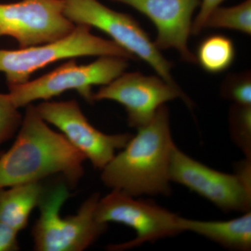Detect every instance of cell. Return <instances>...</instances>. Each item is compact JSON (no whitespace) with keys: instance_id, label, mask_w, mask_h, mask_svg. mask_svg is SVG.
I'll return each instance as SVG.
<instances>
[{"instance_id":"19","label":"cell","mask_w":251,"mask_h":251,"mask_svg":"<svg viewBox=\"0 0 251 251\" xmlns=\"http://www.w3.org/2000/svg\"><path fill=\"white\" fill-rule=\"evenodd\" d=\"M18 109L9 94H0V146L14 136L22 124V116Z\"/></svg>"},{"instance_id":"18","label":"cell","mask_w":251,"mask_h":251,"mask_svg":"<svg viewBox=\"0 0 251 251\" xmlns=\"http://www.w3.org/2000/svg\"><path fill=\"white\" fill-rule=\"evenodd\" d=\"M221 94L224 98L234 102V104L251 105V72L227 75L221 85Z\"/></svg>"},{"instance_id":"16","label":"cell","mask_w":251,"mask_h":251,"mask_svg":"<svg viewBox=\"0 0 251 251\" xmlns=\"http://www.w3.org/2000/svg\"><path fill=\"white\" fill-rule=\"evenodd\" d=\"M205 28H226L251 34V0H244L235 6H218L204 22Z\"/></svg>"},{"instance_id":"3","label":"cell","mask_w":251,"mask_h":251,"mask_svg":"<svg viewBox=\"0 0 251 251\" xmlns=\"http://www.w3.org/2000/svg\"><path fill=\"white\" fill-rule=\"evenodd\" d=\"M69 198L64 183L46 191L39 204L40 217L32 229L34 249L38 251H82L106 230L95 210L99 200L94 193L81 205L77 214L62 218L60 209Z\"/></svg>"},{"instance_id":"13","label":"cell","mask_w":251,"mask_h":251,"mask_svg":"<svg viewBox=\"0 0 251 251\" xmlns=\"http://www.w3.org/2000/svg\"><path fill=\"white\" fill-rule=\"evenodd\" d=\"M183 232L189 231L236 251L251 250V211L236 219L225 221H204L180 217Z\"/></svg>"},{"instance_id":"7","label":"cell","mask_w":251,"mask_h":251,"mask_svg":"<svg viewBox=\"0 0 251 251\" xmlns=\"http://www.w3.org/2000/svg\"><path fill=\"white\" fill-rule=\"evenodd\" d=\"M97 221L125 225L134 229L136 237L129 242L109 247L110 251H125L148 242L174 237L183 231L180 216L149 200L135 199L122 191L112 190L102 199L99 198L95 210Z\"/></svg>"},{"instance_id":"4","label":"cell","mask_w":251,"mask_h":251,"mask_svg":"<svg viewBox=\"0 0 251 251\" xmlns=\"http://www.w3.org/2000/svg\"><path fill=\"white\" fill-rule=\"evenodd\" d=\"M106 55L136 59L113 41L94 35L90 26L76 25L70 34L58 40L13 50L0 49V72L4 73L8 86L19 85L58 61Z\"/></svg>"},{"instance_id":"17","label":"cell","mask_w":251,"mask_h":251,"mask_svg":"<svg viewBox=\"0 0 251 251\" xmlns=\"http://www.w3.org/2000/svg\"><path fill=\"white\" fill-rule=\"evenodd\" d=\"M231 138L245 158H251V105L233 104L229 109Z\"/></svg>"},{"instance_id":"5","label":"cell","mask_w":251,"mask_h":251,"mask_svg":"<svg viewBox=\"0 0 251 251\" xmlns=\"http://www.w3.org/2000/svg\"><path fill=\"white\" fill-rule=\"evenodd\" d=\"M63 1L64 15L75 25H85L103 31L135 58L145 61L163 80L179 87L172 75L173 63L161 54L146 31L130 15L110 9L98 0Z\"/></svg>"},{"instance_id":"9","label":"cell","mask_w":251,"mask_h":251,"mask_svg":"<svg viewBox=\"0 0 251 251\" xmlns=\"http://www.w3.org/2000/svg\"><path fill=\"white\" fill-rule=\"evenodd\" d=\"M75 27L64 14L63 0L0 4V37L14 38L21 49L58 40Z\"/></svg>"},{"instance_id":"20","label":"cell","mask_w":251,"mask_h":251,"mask_svg":"<svg viewBox=\"0 0 251 251\" xmlns=\"http://www.w3.org/2000/svg\"><path fill=\"white\" fill-rule=\"evenodd\" d=\"M225 0H201L199 13L193 21L191 34L197 36L202 31L204 22L211 11L221 6Z\"/></svg>"},{"instance_id":"10","label":"cell","mask_w":251,"mask_h":251,"mask_svg":"<svg viewBox=\"0 0 251 251\" xmlns=\"http://www.w3.org/2000/svg\"><path fill=\"white\" fill-rule=\"evenodd\" d=\"M36 109L44 121L59 128L69 143L98 169L103 170L117 150L125 148L133 135H107L97 130L88 122L75 100L44 102Z\"/></svg>"},{"instance_id":"15","label":"cell","mask_w":251,"mask_h":251,"mask_svg":"<svg viewBox=\"0 0 251 251\" xmlns=\"http://www.w3.org/2000/svg\"><path fill=\"white\" fill-rule=\"evenodd\" d=\"M235 54L233 41L222 34H214L200 44L196 62L206 72L219 74L232 66Z\"/></svg>"},{"instance_id":"1","label":"cell","mask_w":251,"mask_h":251,"mask_svg":"<svg viewBox=\"0 0 251 251\" xmlns=\"http://www.w3.org/2000/svg\"><path fill=\"white\" fill-rule=\"evenodd\" d=\"M175 146L169 110L163 105L102 170L103 184L134 197L170 196V166Z\"/></svg>"},{"instance_id":"21","label":"cell","mask_w":251,"mask_h":251,"mask_svg":"<svg viewBox=\"0 0 251 251\" xmlns=\"http://www.w3.org/2000/svg\"><path fill=\"white\" fill-rule=\"evenodd\" d=\"M18 232L9 225L0 221V251L19 250L17 237Z\"/></svg>"},{"instance_id":"8","label":"cell","mask_w":251,"mask_h":251,"mask_svg":"<svg viewBox=\"0 0 251 251\" xmlns=\"http://www.w3.org/2000/svg\"><path fill=\"white\" fill-rule=\"evenodd\" d=\"M169 175L171 181L184 186L226 212L251 211V175L246 172L232 175L216 171L175 146Z\"/></svg>"},{"instance_id":"6","label":"cell","mask_w":251,"mask_h":251,"mask_svg":"<svg viewBox=\"0 0 251 251\" xmlns=\"http://www.w3.org/2000/svg\"><path fill=\"white\" fill-rule=\"evenodd\" d=\"M128 67L127 59L100 56L94 62L78 65L74 59L34 80L9 85V95L16 108L27 106L34 100H49L67 91L75 90L89 103H93L94 86L108 85Z\"/></svg>"},{"instance_id":"11","label":"cell","mask_w":251,"mask_h":251,"mask_svg":"<svg viewBox=\"0 0 251 251\" xmlns=\"http://www.w3.org/2000/svg\"><path fill=\"white\" fill-rule=\"evenodd\" d=\"M177 98L192 107L179 87L170 85L159 76H147L138 72L123 73L93 95L94 102L110 100L123 105L128 125L137 129L151 121L161 105Z\"/></svg>"},{"instance_id":"14","label":"cell","mask_w":251,"mask_h":251,"mask_svg":"<svg viewBox=\"0 0 251 251\" xmlns=\"http://www.w3.org/2000/svg\"><path fill=\"white\" fill-rule=\"evenodd\" d=\"M0 188V221L20 232L27 227L31 211L39 206L46 189L40 181Z\"/></svg>"},{"instance_id":"2","label":"cell","mask_w":251,"mask_h":251,"mask_svg":"<svg viewBox=\"0 0 251 251\" xmlns=\"http://www.w3.org/2000/svg\"><path fill=\"white\" fill-rule=\"evenodd\" d=\"M85 156L62 133L51 130L36 107L27 105L17 138L0 155V188L62 174L74 186L83 175Z\"/></svg>"},{"instance_id":"12","label":"cell","mask_w":251,"mask_h":251,"mask_svg":"<svg viewBox=\"0 0 251 251\" xmlns=\"http://www.w3.org/2000/svg\"><path fill=\"white\" fill-rule=\"evenodd\" d=\"M127 5L145 15L156 28L157 49L176 50L184 62L195 64L196 55L188 49L193 14L201 0H110Z\"/></svg>"}]
</instances>
